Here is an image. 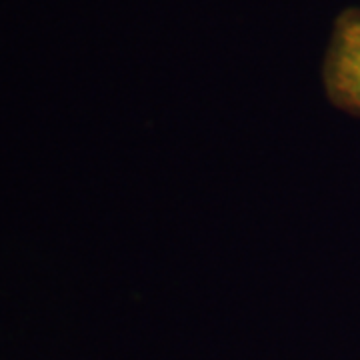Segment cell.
<instances>
[{"label": "cell", "instance_id": "1", "mask_svg": "<svg viewBox=\"0 0 360 360\" xmlns=\"http://www.w3.org/2000/svg\"><path fill=\"white\" fill-rule=\"evenodd\" d=\"M321 77L328 103L360 118V6H348L335 18Z\"/></svg>", "mask_w": 360, "mask_h": 360}]
</instances>
